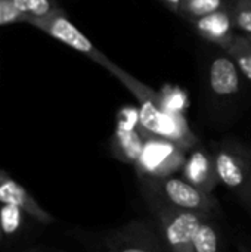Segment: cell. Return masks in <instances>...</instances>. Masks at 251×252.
<instances>
[{
	"instance_id": "1",
	"label": "cell",
	"mask_w": 251,
	"mask_h": 252,
	"mask_svg": "<svg viewBox=\"0 0 251 252\" xmlns=\"http://www.w3.org/2000/svg\"><path fill=\"white\" fill-rule=\"evenodd\" d=\"M142 195L148 205H158L172 210L215 214L219 201L213 193H206L179 177H148L139 179Z\"/></svg>"
},
{
	"instance_id": "2",
	"label": "cell",
	"mask_w": 251,
	"mask_h": 252,
	"mask_svg": "<svg viewBox=\"0 0 251 252\" xmlns=\"http://www.w3.org/2000/svg\"><path fill=\"white\" fill-rule=\"evenodd\" d=\"M219 182L251 207V148L234 137L213 146Z\"/></svg>"
},
{
	"instance_id": "3",
	"label": "cell",
	"mask_w": 251,
	"mask_h": 252,
	"mask_svg": "<svg viewBox=\"0 0 251 252\" xmlns=\"http://www.w3.org/2000/svg\"><path fill=\"white\" fill-rule=\"evenodd\" d=\"M186 154L188 152L176 143L146 131L142 154L133 165L138 179L172 176L175 171L182 170Z\"/></svg>"
},
{
	"instance_id": "4",
	"label": "cell",
	"mask_w": 251,
	"mask_h": 252,
	"mask_svg": "<svg viewBox=\"0 0 251 252\" xmlns=\"http://www.w3.org/2000/svg\"><path fill=\"white\" fill-rule=\"evenodd\" d=\"M160 232L169 252H194V235L201 221L210 216L207 213H194L151 205Z\"/></svg>"
},
{
	"instance_id": "5",
	"label": "cell",
	"mask_w": 251,
	"mask_h": 252,
	"mask_svg": "<svg viewBox=\"0 0 251 252\" xmlns=\"http://www.w3.org/2000/svg\"><path fill=\"white\" fill-rule=\"evenodd\" d=\"M25 24H30L40 31L46 32L47 35L53 37L55 40L67 44L68 47L86 55L89 59H92L95 63L101 65L104 69L108 71V68L112 65V61L104 55L87 37L84 32H81L65 15L62 9L58 12L44 16V18H28L25 19Z\"/></svg>"
},
{
	"instance_id": "6",
	"label": "cell",
	"mask_w": 251,
	"mask_h": 252,
	"mask_svg": "<svg viewBox=\"0 0 251 252\" xmlns=\"http://www.w3.org/2000/svg\"><path fill=\"white\" fill-rule=\"evenodd\" d=\"M108 72L112 74L138 100L139 121H141L142 127L146 131L157 134L161 117L166 111L163 96L158 92H155L154 89H151L149 86L143 84L142 81H139L138 78L130 75L126 69L120 68L114 62L108 68Z\"/></svg>"
},
{
	"instance_id": "7",
	"label": "cell",
	"mask_w": 251,
	"mask_h": 252,
	"mask_svg": "<svg viewBox=\"0 0 251 252\" xmlns=\"http://www.w3.org/2000/svg\"><path fill=\"white\" fill-rule=\"evenodd\" d=\"M104 252H166L160 236L145 221L133 220L107 235Z\"/></svg>"
},
{
	"instance_id": "8",
	"label": "cell",
	"mask_w": 251,
	"mask_h": 252,
	"mask_svg": "<svg viewBox=\"0 0 251 252\" xmlns=\"http://www.w3.org/2000/svg\"><path fill=\"white\" fill-rule=\"evenodd\" d=\"M146 130L139 121V111L121 112L117 120L115 131L111 139V152L115 159L135 165L145 145Z\"/></svg>"
},
{
	"instance_id": "9",
	"label": "cell",
	"mask_w": 251,
	"mask_h": 252,
	"mask_svg": "<svg viewBox=\"0 0 251 252\" xmlns=\"http://www.w3.org/2000/svg\"><path fill=\"white\" fill-rule=\"evenodd\" d=\"M241 72L235 61L226 53L215 56L209 66V90L220 102L235 99L241 92Z\"/></svg>"
},
{
	"instance_id": "10",
	"label": "cell",
	"mask_w": 251,
	"mask_h": 252,
	"mask_svg": "<svg viewBox=\"0 0 251 252\" xmlns=\"http://www.w3.org/2000/svg\"><path fill=\"white\" fill-rule=\"evenodd\" d=\"M0 205L15 207L43 226L55 223V217L46 211L34 199V196L4 170H0Z\"/></svg>"
},
{
	"instance_id": "11",
	"label": "cell",
	"mask_w": 251,
	"mask_h": 252,
	"mask_svg": "<svg viewBox=\"0 0 251 252\" xmlns=\"http://www.w3.org/2000/svg\"><path fill=\"white\" fill-rule=\"evenodd\" d=\"M182 179H185L188 183L206 193H213L217 185L220 183L213 154L201 146H195L186 154V159L182 167Z\"/></svg>"
},
{
	"instance_id": "12",
	"label": "cell",
	"mask_w": 251,
	"mask_h": 252,
	"mask_svg": "<svg viewBox=\"0 0 251 252\" xmlns=\"http://www.w3.org/2000/svg\"><path fill=\"white\" fill-rule=\"evenodd\" d=\"M191 24L200 37L219 46L225 52L229 49V46L234 43L237 37L231 9H229V1L223 9L210 13L207 16H203L200 19H195Z\"/></svg>"
},
{
	"instance_id": "13",
	"label": "cell",
	"mask_w": 251,
	"mask_h": 252,
	"mask_svg": "<svg viewBox=\"0 0 251 252\" xmlns=\"http://www.w3.org/2000/svg\"><path fill=\"white\" fill-rule=\"evenodd\" d=\"M157 136L176 143L186 152H189L192 148L197 146V137L194 136L185 118L179 112L164 111Z\"/></svg>"
},
{
	"instance_id": "14",
	"label": "cell",
	"mask_w": 251,
	"mask_h": 252,
	"mask_svg": "<svg viewBox=\"0 0 251 252\" xmlns=\"http://www.w3.org/2000/svg\"><path fill=\"white\" fill-rule=\"evenodd\" d=\"M194 252H220V238L213 214L207 216L194 235Z\"/></svg>"
},
{
	"instance_id": "15",
	"label": "cell",
	"mask_w": 251,
	"mask_h": 252,
	"mask_svg": "<svg viewBox=\"0 0 251 252\" xmlns=\"http://www.w3.org/2000/svg\"><path fill=\"white\" fill-rule=\"evenodd\" d=\"M228 4L226 0H182L179 15L192 22L210 13L223 9Z\"/></svg>"
},
{
	"instance_id": "16",
	"label": "cell",
	"mask_w": 251,
	"mask_h": 252,
	"mask_svg": "<svg viewBox=\"0 0 251 252\" xmlns=\"http://www.w3.org/2000/svg\"><path fill=\"white\" fill-rule=\"evenodd\" d=\"M13 7L24 16V22L28 18H44L61 7L55 0H12Z\"/></svg>"
},
{
	"instance_id": "17",
	"label": "cell",
	"mask_w": 251,
	"mask_h": 252,
	"mask_svg": "<svg viewBox=\"0 0 251 252\" xmlns=\"http://www.w3.org/2000/svg\"><path fill=\"white\" fill-rule=\"evenodd\" d=\"M226 53L235 61L241 75L251 83V49L247 46L241 34H237L234 43L229 46Z\"/></svg>"
},
{
	"instance_id": "18",
	"label": "cell",
	"mask_w": 251,
	"mask_h": 252,
	"mask_svg": "<svg viewBox=\"0 0 251 252\" xmlns=\"http://www.w3.org/2000/svg\"><path fill=\"white\" fill-rule=\"evenodd\" d=\"M229 9L234 21L235 30H238L243 35L251 37V9L244 6L240 1L229 0Z\"/></svg>"
},
{
	"instance_id": "19",
	"label": "cell",
	"mask_w": 251,
	"mask_h": 252,
	"mask_svg": "<svg viewBox=\"0 0 251 252\" xmlns=\"http://www.w3.org/2000/svg\"><path fill=\"white\" fill-rule=\"evenodd\" d=\"M24 213L15 207L9 205H0V221H1V230L4 235H13L24 221Z\"/></svg>"
},
{
	"instance_id": "20",
	"label": "cell",
	"mask_w": 251,
	"mask_h": 252,
	"mask_svg": "<svg viewBox=\"0 0 251 252\" xmlns=\"http://www.w3.org/2000/svg\"><path fill=\"white\" fill-rule=\"evenodd\" d=\"M24 22V16L13 7L12 0H0V25Z\"/></svg>"
},
{
	"instance_id": "21",
	"label": "cell",
	"mask_w": 251,
	"mask_h": 252,
	"mask_svg": "<svg viewBox=\"0 0 251 252\" xmlns=\"http://www.w3.org/2000/svg\"><path fill=\"white\" fill-rule=\"evenodd\" d=\"M172 12H175V13H179V9H180V3H182V0H161Z\"/></svg>"
},
{
	"instance_id": "22",
	"label": "cell",
	"mask_w": 251,
	"mask_h": 252,
	"mask_svg": "<svg viewBox=\"0 0 251 252\" xmlns=\"http://www.w3.org/2000/svg\"><path fill=\"white\" fill-rule=\"evenodd\" d=\"M235 1H240V3H243L244 6H247V7H250L251 9V0H235Z\"/></svg>"
},
{
	"instance_id": "23",
	"label": "cell",
	"mask_w": 251,
	"mask_h": 252,
	"mask_svg": "<svg viewBox=\"0 0 251 252\" xmlns=\"http://www.w3.org/2000/svg\"><path fill=\"white\" fill-rule=\"evenodd\" d=\"M243 35V34H241ZM243 38H244V41L247 43V46L251 49V37H249V35H243Z\"/></svg>"
},
{
	"instance_id": "24",
	"label": "cell",
	"mask_w": 251,
	"mask_h": 252,
	"mask_svg": "<svg viewBox=\"0 0 251 252\" xmlns=\"http://www.w3.org/2000/svg\"><path fill=\"white\" fill-rule=\"evenodd\" d=\"M240 252H251L250 250H247V248H244V247H240Z\"/></svg>"
},
{
	"instance_id": "25",
	"label": "cell",
	"mask_w": 251,
	"mask_h": 252,
	"mask_svg": "<svg viewBox=\"0 0 251 252\" xmlns=\"http://www.w3.org/2000/svg\"><path fill=\"white\" fill-rule=\"evenodd\" d=\"M3 239V230H1V221H0V242Z\"/></svg>"
}]
</instances>
